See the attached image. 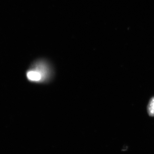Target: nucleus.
Masks as SVG:
<instances>
[{"mask_svg": "<svg viewBox=\"0 0 154 154\" xmlns=\"http://www.w3.org/2000/svg\"><path fill=\"white\" fill-rule=\"evenodd\" d=\"M147 111L150 116H154V97L152 98L149 102Z\"/></svg>", "mask_w": 154, "mask_h": 154, "instance_id": "obj_3", "label": "nucleus"}, {"mask_svg": "<svg viewBox=\"0 0 154 154\" xmlns=\"http://www.w3.org/2000/svg\"><path fill=\"white\" fill-rule=\"evenodd\" d=\"M33 68L37 70L41 74L43 78V81L48 79L49 77V71L46 64L43 61L36 62L34 63Z\"/></svg>", "mask_w": 154, "mask_h": 154, "instance_id": "obj_1", "label": "nucleus"}, {"mask_svg": "<svg viewBox=\"0 0 154 154\" xmlns=\"http://www.w3.org/2000/svg\"><path fill=\"white\" fill-rule=\"evenodd\" d=\"M27 76L28 79L34 82H43V78L41 74L37 70L32 69L28 72Z\"/></svg>", "mask_w": 154, "mask_h": 154, "instance_id": "obj_2", "label": "nucleus"}]
</instances>
